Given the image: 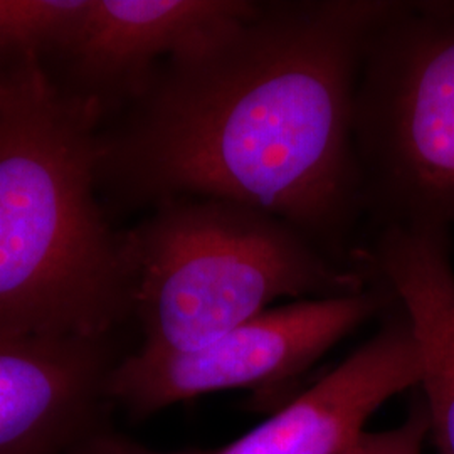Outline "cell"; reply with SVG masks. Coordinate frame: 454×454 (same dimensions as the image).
Instances as JSON below:
<instances>
[{"instance_id":"6da1fadb","label":"cell","mask_w":454,"mask_h":454,"mask_svg":"<svg viewBox=\"0 0 454 454\" xmlns=\"http://www.w3.org/2000/svg\"><path fill=\"white\" fill-rule=\"evenodd\" d=\"M394 5L258 2L155 71L101 167L137 199L236 202L335 241L365 211L354 97L364 49Z\"/></svg>"},{"instance_id":"7a4b0ae2","label":"cell","mask_w":454,"mask_h":454,"mask_svg":"<svg viewBox=\"0 0 454 454\" xmlns=\"http://www.w3.org/2000/svg\"><path fill=\"white\" fill-rule=\"evenodd\" d=\"M17 59L0 73V337L106 340L135 275L93 194L98 106L58 91L37 56Z\"/></svg>"},{"instance_id":"3957f363","label":"cell","mask_w":454,"mask_h":454,"mask_svg":"<svg viewBox=\"0 0 454 454\" xmlns=\"http://www.w3.org/2000/svg\"><path fill=\"white\" fill-rule=\"evenodd\" d=\"M129 243L148 352L200 348L281 300L365 290L362 273L330 260L298 227L219 199L162 202Z\"/></svg>"},{"instance_id":"277c9868","label":"cell","mask_w":454,"mask_h":454,"mask_svg":"<svg viewBox=\"0 0 454 454\" xmlns=\"http://www.w3.org/2000/svg\"><path fill=\"white\" fill-rule=\"evenodd\" d=\"M352 137L365 209L454 227V2H397L364 49Z\"/></svg>"},{"instance_id":"5b68a950","label":"cell","mask_w":454,"mask_h":454,"mask_svg":"<svg viewBox=\"0 0 454 454\" xmlns=\"http://www.w3.org/2000/svg\"><path fill=\"white\" fill-rule=\"evenodd\" d=\"M371 290L273 307L180 354L138 348L114 364L106 395L135 416L221 390L262 389L296 377L382 307Z\"/></svg>"},{"instance_id":"8992f818","label":"cell","mask_w":454,"mask_h":454,"mask_svg":"<svg viewBox=\"0 0 454 454\" xmlns=\"http://www.w3.org/2000/svg\"><path fill=\"white\" fill-rule=\"evenodd\" d=\"M106 340L0 337V454H73L97 434Z\"/></svg>"},{"instance_id":"52a82bcc","label":"cell","mask_w":454,"mask_h":454,"mask_svg":"<svg viewBox=\"0 0 454 454\" xmlns=\"http://www.w3.org/2000/svg\"><path fill=\"white\" fill-rule=\"evenodd\" d=\"M419 382L421 356L404 317L268 421L212 454H345L379 407Z\"/></svg>"},{"instance_id":"ba28073f","label":"cell","mask_w":454,"mask_h":454,"mask_svg":"<svg viewBox=\"0 0 454 454\" xmlns=\"http://www.w3.org/2000/svg\"><path fill=\"white\" fill-rule=\"evenodd\" d=\"M256 0H91L66 49L91 80L137 98L155 63L206 44L249 16Z\"/></svg>"},{"instance_id":"9c48e42d","label":"cell","mask_w":454,"mask_h":454,"mask_svg":"<svg viewBox=\"0 0 454 454\" xmlns=\"http://www.w3.org/2000/svg\"><path fill=\"white\" fill-rule=\"evenodd\" d=\"M372 262L403 303L418 341L429 436L439 454H454V270L450 231L384 227Z\"/></svg>"},{"instance_id":"30bf717a","label":"cell","mask_w":454,"mask_h":454,"mask_svg":"<svg viewBox=\"0 0 454 454\" xmlns=\"http://www.w3.org/2000/svg\"><path fill=\"white\" fill-rule=\"evenodd\" d=\"M91 0H0V52L37 56L67 49Z\"/></svg>"},{"instance_id":"8fae6325","label":"cell","mask_w":454,"mask_h":454,"mask_svg":"<svg viewBox=\"0 0 454 454\" xmlns=\"http://www.w3.org/2000/svg\"><path fill=\"white\" fill-rule=\"evenodd\" d=\"M427 438L429 418L424 404H419L397 427L380 433L365 431L345 454H422Z\"/></svg>"},{"instance_id":"7c38bea8","label":"cell","mask_w":454,"mask_h":454,"mask_svg":"<svg viewBox=\"0 0 454 454\" xmlns=\"http://www.w3.org/2000/svg\"><path fill=\"white\" fill-rule=\"evenodd\" d=\"M73 454H206V453H155L140 448L125 439L114 438L103 433H97L95 436L82 442V446ZM212 454V453H211Z\"/></svg>"}]
</instances>
